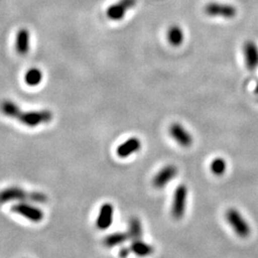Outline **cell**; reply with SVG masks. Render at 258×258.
I'll return each instance as SVG.
<instances>
[{
    "label": "cell",
    "instance_id": "obj_1",
    "mask_svg": "<svg viewBox=\"0 0 258 258\" xmlns=\"http://www.w3.org/2000/svg\"><path fill=\"white\" fill-rule=\"evenodd\" d=\"M12 201H31L34 203L45 204L48 197L42 192H28L19 186H10L0 191V205Z\"/></svg>",
    "mask_w": 258,
    "mask_h": 258
},
{
    "label": "cell",
    "instance_id": "obj_2",
    "mask_svg": "<svg viewBox=\"0 0 258 258\" xmlns=\"http://www.w3.org/2000/svg\"><path fill=\"white\" fill-rule=\"evenodd\" d=\"M53 119V114L49 110L20 111L17 118L22 124L29 127H36L41 123L50 122Z\"/></svg>",
    "mask_w": 258,
    "mask_h": 258
},
{
    "label": "cell",
    "instance_id": "obj_3",
    "mask_svg": "<svg viewBox=\"0 0 258 258\" xmlns=\"http://www.w3.org/2000/svg\"><path fill=\"white\" fill-rule=\"evenodd\" d=\"M226 216H227V220L230 223L231 228L234 230L238 236L242 238L249 236V233H250L249 224L243 218V216L241 215V213L238 211H236L235 209H230L226 213Z\"/></svg>",
    "mask_w": 258,
    "mask_h": 258
},
{
    "label": "cell",
    "instance_id": "obj_4",
    "mask_svg": "<svg viewBox=\"0 0 258 258\" xmlns=\"http://www.w3.org/2000/svg\"><path fill=\"white\" fill-rule=\"evenodd\" d=\"M12 212L15 213H18L19 215L25 217L28 220L34 222V223H38L43 219L44 213L43 212L38 209L36 206H33L31 204L21 203L15 204L12 207Z\"/></svg>",
    "mask_w": 258,
    "mask_h": 258
},
{
    "label": "cell",
    "instance_id": "obj_5",
    "mask_svg": "<svg viewBox=\"0 0 258 258\" xmlns=\"http://www.w3.org/2000/svg\"><path fill=\"white\" fill-rule=\"evenodd\" d=\"M136 5V0H120L117 3L111 5L106 11L108 19L114 21H119L125 17L129 9Z\"/></svg>",
    "mask_w": 258,
    "mask_h": 258
},
{
    "label": "cell",
    "instance_id": "obj_6",
    "mask_svg": "<svg viewBox=\"0 0 258 258\" xmlns=\"http://www.w3.org/2000/svg\"><path fill=\"white\" fill-rule=\"evenodd\" d=\"M187 188L184 184L179 185L176 188L173 205H172V215L175 219H181L184 216L185 205H186Z\"/></svg>",
    "mask_w": 258,
    "mask_h": 258
},
{
    "label": "cell",
    "instance_id": "obj_7",
    "mask_svg": "<svg viewBox=\"0 0 258 258\" xmlns=\"http://www.w3.org/2000/svg\"><path fill=\"white\" fill-rule=\"evenodd\" d=\"M205 12L211 17H219L225 19H231L236 15V9L233 6L222 3H210L206 6Z\"/></svg>",
    "mask_w": 258,
    "mask_h": 258
},
{
    "label": "cell",
    "instance_id": "obj_8",
    "mask_svg": "<svg viewBox=\"0 0 258 258\" xmlns=\"http://www.w3.org/2000/svg\"><path fill=\"white\" fill-rule=\"evenodd\" d=\"M169 134L182 147H189L192 144V137L189 132L180 123H172L169 127Z\"/></svg>",
    "mask_w": 258,
    "mask_h": 258
},
{
    "label": "cell",
    "instance_id": "obj_9",
    "mask_svg": "<svg viewBox=\"0 0 258 258\" xmlns=\"http://www.w3.org/2000/svg\"><path fill=\"white\" fill-rule=\"evenodd\" d=\"M113 213H114V209L111 204L105 203L102 205L96 221L97 228L99 230L104 231L110 227L113 222Z\"/></svg>",
    "mask_w": 258,
    "mask_h": 258
},
{
    "label": "cell",
    "instance_id": "obj_10",
    "mask_svg": "<svg viewBox=\"0 0 258 258\" xmlns=\"http://www.w3.org/2000/svg\"><path fill=\"white\" fill-rule=\"evenodd\" d=\"M177 174V168L175 166H166L162 168L157 175L153 178V185L156 188H163L167 183H169Z\"/></svg>",
    "mask_w": 258,
    "mask_h": 258
},
{
    "label": "cell",
    "instance_id": "obj_11",
    "mask_svg": "<svg viewBox=\"0 0 258 258\" xmlns=\"http://www.w3.org/2000/svg\"><path fill=\"white\" fill-rule=\"evenodd\" d=\"M244 56L246 66L253 70L258 66V48L252 41H248L244 46Z\"/></svg>",
    "mask_w": 258,
    "mask_h": 258
},
{
    "label": "cell",
    "instance_id": "obj_12",
    "mask_svg": "<svg viewBox=\"0 0 258 258\" xmlns=\"http://www.w3.org/2000/svg\"><path fill=\"white\" fill-rule=\"evenodd\" d=\"M142 147L141 141L138 138H130L117 148V154L120 158H127L131 154L140 150Z\"/></svg>",
    "mask_w": 258,
    "mask_h": 258
},
{
    "label": "cell",
    "instance_id": "obj_13",
    "mask_svg": "<svg viewBox=\"0 0 258 258\" xmlns=\"http://www.w3.org/2000/svg\"><path fill=\"white\" fill-rule=\"evenodd\" d=\"M16 49L19 55H27L30 49V33L27 29H20L17 33Z\"/></svg>",
    "mask_w": 258,
    "mask_h": 258
},
{
    "label": "cell",
    "instance_id": "obj_14",
    "mask_svg": "<svg viewBox=\"0 0 258 258\" xmlns=\"http://www.w3.org/2000/svg\"><path fill=\"white\" fill-rule=\"evenodd\" d=\"M166 38L170 45L180 46L184 41V33L179 26H171L167 30Z\"/></svg>",
    "mask_w": 258,
    "mask_h": 258
},
{
    "label": "cell",
    "instance_id": "obj_15",
    "mask_svg": "<svg viewBox=\"0 0 258 258\" xmlns=\"http://www.w3.org/2000/svg\"><path fill=\"white\" fill-rule=\"evenodd\" d=\"M130 250L140 257H146L152 254L154 249L152 246L148 245L147 243H144L141 240H136V241H133L130 247Z\"/></svg>",
    "mask_w": 258,
    "mask_h": 258
},
{
    "label": "cell",
    "instance_id": "obj_16",
    "mask_svg": "<svg viewBox=\"0 0 258 258\" xmlns=\"http://www.w3.org/2000/svg\"><path fill=\"white\" fill-rule=\"evenodd\" d=\"M128 238V233L114 232L103 239V245L107 248H113L115 246H119L120 244L124 243Z\"/></svg>",
    "mask_w": 258,
    "mask_h": 258
},
{
    "label": "cell",
    "instance_id": "obj_17",
    "mask_svg": "<svg viewBox=\"0 0 258 258\" xmlns=\"http://www.w3.org/2000/svg\"><path fill=\"white\" fill-rule=\"evenodd\" d=\"M0 111L6 117L17 120L21 109L19 108V105H17L15 102H12V101H3L0 103Z\"/></svg>",
    "mask_w": 258,
    "mask_h": 258
},
{
    "label": "cell",
    "instance_id": "obj_18",
    "mask_svg": "<svg viewBox=\"0 0 258 258\" xmlns=\"http://www.w3.org/2000/svg\"><path fill=\"white\" fill-rule=\"evenodd\" d=\"M127 233H128L129 238L132 239V241L141 240L142 238V235H143L142 224L137 217H132L130 219Z\"/></svg>",
    "mask_w": 258,
    "mask_h": 258
},
{
    "label": "cell",
    "instance_id": "obj_19",
    "mask_svg": "<svg viewBox=\"0 0 258 258\" xmlns=\"http://www.w3.org/2000/svg\"><path fill=\"white\" fill-rule=\"evenodd\" d=\"M25 83L30 86H37L42 81V72L37 68H32L25 75Z\"/></svg>",
    "mask_w": 258,
    "mask_h": 258
},
{
    "label": "cell",
    "instance_id": "obj_20",
    "mask_svg": "<svg viewBox=\"0 0 258 258\" xmlns=\"http://www.w3.org/2000/svg\"><path fill=\"white\" fill-rule=\"evenodd\" d=\"M226 167H227L226 162L222 158H217V159L213 160L212 165H211V169L214 175H223L225 173Z\"/></svg>",
    "mask_w": 258,
    "mask_h": 258
},
{
    "label": "cell",
    "instance_id": "obj_21",
    "mask_svg": "<svg viewBox=\"0 0 258 258\" xmlns=\"http://www.w3.org/2000/svg\"><path fill=\"white\" fill-rule=\"evenodd\" d=\"M131 250L128 248H122V249L120 250V256L121 258H126L128 256L129 252H130Z\"/></svg>",
    "mask_w": 258,
    "mask_h": 258
}]
</instances>
